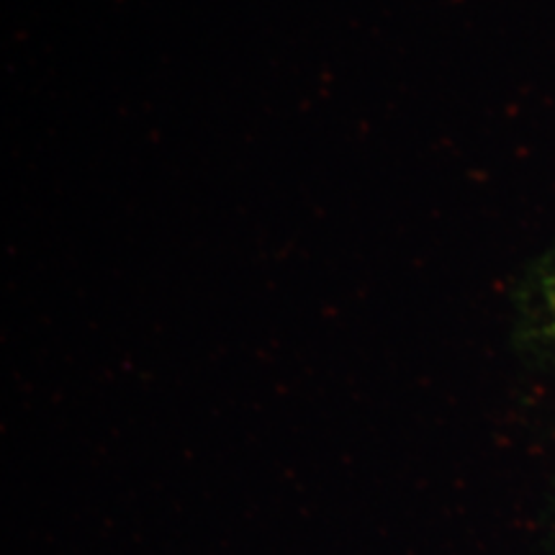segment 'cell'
Wrapping results in <instances>:
<instances>
[{
    "mask_svg": "<svg viewBox=\"0 0 555 555\" xmlns=\"http://www.w3.org/2000/svg\"><path fill=\"white\" fill-rule=\"evenodd\" d=\"M540 286H543V307H545V319L551 322L555 332V255L547 260L545 273L540 278Z\"/></svg>",
    "mask_w": 555,
    "mask_h": 555,
    "instance_id": "cell-1",
    "label": "cell"
}]
</instances>
